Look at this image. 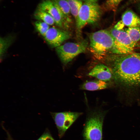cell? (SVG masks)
Returning a JSON list of instances; mask_svg holds the SVG:
<instances>
[{"label":"cell","mask_w":140,"mask_h":140,"mask_svg":"<svg viewBox=\"0 0 140 140\" xmlns=\"http://www.w3.org/2000/svg\"><path fill=\"white\" fill-rule=\"evenodd\" d=\"M66 0L69 6L71 13L76 20L80 8L82 4V2L79 0Z\"/></svg>","instance_id":"15"},{"label":"cell","mask_w":140,"mask_h":140,"mask_svg":"<svg viewBox=\"0 0 140 140\" xmlns=\"http://www.w3.org/2000/svg\"><path fill=\"white\" fill-rule=\"evenodd\" d=\"M34 24L36 30L43 37L50 28L49 25L42 21H37Z\"/></svg>","instance_id":"17"},{"label":"cell","mask_w":140,"mask_h":140,"mask_svg":"<svg viewBox=\"0 0 140 140\" xmlns=\"http://www.w3.org/2000/svg\"><path fill=\"white\" fill-rule=\"evenodd\" d=\"M65 16L69 23L71 19L70 18V9L69 5L66 0H52Z\"/></svg>","instance_id":"13"},{"label":"cell","mask_w":140,"mask_h":140,"mask_svg":"<svg viewBox=\"0 0 140 140\" xmlns=\"http://www.w3.org/2000/svg\"><path fill=\"white\" fill-rule=\"evenodd\" d=\"M82 2H97L98 0H79Z\"/></svg>","instance_id":"22"},{"label":"cell","mask_w":140,"mask_h":140,"mask_svg":"<svg viewBox=\"0 0 140 140\" xmlns=\"http://www.w3.org/2000/svg\"><path fill=\"white\" fill-rule=\"evenodd\" d=\"M124 26V25L121 20L118 22L114 27L117 30H122Z\"/></svg>","instance_id":"21"},{"label":"cell","mask_w":140,"mask_h":140,"mask_svg":"<svg viewBox=\"0 0 140 140\" xmlns=\"http://www.w3.org/2000/svg\"><path fill=\"white\" fill-rule=\"evenodd\" d=\"M8 38H0V56H3L7 48L10 44V40Z\"/></svg>","instance_id":"19"},{"label":"cell","mask_w":140,"mask_h":140,"mask_svg":"<svg viewBox=\"0 0 140 140\" xmlns=\"http://www.w3.org/2000/svg\"><path fill=\"white\" fill-rule=\"evenodd\" d=\"M106 111L95 109L87 113L83 131L84 140H102V128Z\"/></svg>","instance_id":"3"},{"label":"cell","mask_w":140,"mask_h":140,"mask_svg":"<svg viewBox=\"0 0 140 140\" xmlns=\"http://www.w3.org/2000/svg\"><path fill=\"white\" fill-rule=\"evenodd\" d=\"M138 3V9L140 11V2Z\"/></svg>","instance_id":"23"},{"label":"cell","mask_w":140,"mask_h":140,"mask_svg":"<svg viewBox=\"0 0 140 140\" xmlns=\"http://www.w3.org/2000/svg\"><path fill=\"white\" fill-rule=\"evenodd\" d=\"M89 39L90 51L96 58H105L108 53H111L114 40L110 31L101 30L92 33Z\"/></svg>","instance_id":"2"},{"label":"cell","mask_w":140,"mask_h":140,"mask_svg":"<svg viewBox=\"0 0 140 140\" xmlns=\"http://www.w3.org/2000/svg\"><path fill=\"white\" fill-rule=\"evenodd\" d=\"M121 21L124 26L129 28L134 27L140 26V18L130 9L126 10L123 14Z\"/></svg>","instance_id":"11"},{"label":"cell","mask_w":140,"mask_h":140,"mask_svg":"<svg viewBox=\"0 0 140 140\" xmlns=\"http://www.w3.org/2000/svg\"><path fill=\"white\" fill-rule=\"evenodd\" d=\"M110 32L114 40V45L111 54H123L133 52L137 43L132 41L126 31L114 27Z\"/></svg>","instance_id":"5"},{"label":"cell","mask_w":140,"mask_h":140,"mask_svg":"<svg viewBox=\"0 0 140 140\" xmlns=\"http://www.w3.org/2000/svg\"><path fill=\"white\" fill-rule=\"evenodd\" d=\"M125 31L132 41L136 43L140 41V26L134 27H128Z\"/></svg>","instance_id":"16"},{"label":"cell","mask_w":140,"mask_h":140,"mask_svg":"<svg viewBox=\"0 0 140 140\" xmlns=\"http://www.w3.org/2000/svg\"><path fill=\"white\" fill-rule=\"evenodd\" d=\"M123 0H107L105 4V7L108 10L115 11L119 5Z\"/></svg>","instance_id":"18"},{"label":"cell","mask_w":140,"mask_h":140,"mask_svg":"<svg viewBox=\"0 0 140 140\" xmlns=\"http://www.w3.org/2000/svg\"><path fill=\"white\" fill-rule=\"evenodd\" d=\"M51 114L57 128L59 137L60 138L83 113L66 111L51 112Z\"/></svg>","instance_id":"7"},{"label":"cell","mask_w":140,"mask_h":140,"mask_svg":"<svg viewBox=\"0 0 140 140\" xmlns=\"http://www.w3.org/2000/svg\"><path fill=\"white\" fill-rule=\"evenodd\" d=\"M37 140H55L48 132L43 134Z\"/></svg>","instance_id":"20"},{"label":"cell","mask_w":140,"mask_h":140,"mask_svg":"<svg viewBox=\"0 0 140 140\" xmlns=\"http://www.w3.org/2000/svg\"><path fill=\"white\" fill-rule=\"evenodd\" d=\"M34 16L37 19L49 25H53L55 23L54 19L49 14L38 8L34 13Z\"/></svg>","instance_id":"14"},{"label":"cell","mask_w":140,"mask_h":140,"mask_svg":"<svg viewBox=\"0 0 140 140\" xmlns=\"http://www.w3.org/2000/svg\"><path fill=\"white\" fill-rule=\"evenodd\" d=\"M101 15L100 7L97 2H83L79 11L76 21L78 35L83 27L87 24H93L98 21Z\"/></svg>","instance_id":"4"},{"label":"cell","mask_w":140,"mask_h":140,"mask_svg":"<svg viewBox=\"0 0 140 140\" xmlns=\"http://www.w3.org/2000/svg\"><path fill=\"white\" fill-rule=\"evenodd\" d=\"M88 75L106 82L110 81L113 77L110 68L102 64L95 66L88 73Z\"/></svg>","instance_id":"10"},{"label":"cell","mask_w":140,"mask_h":140,"mask_svg":"<svg viewBox=\"0 0 140 140\" xmlns=\"http://www.w3.org/2000/svg\"><path fill=\"white\" fill-rule=\"evenodd\" d=\"M38 8L49 14L54 19L55 24L60 27H67L69 22L58 7L51 0H44Z\"/></svg>","instance_id":"8"},{"label":"cell","mask_w":140,"mask_h":140,"mask_svg":"<svg viewBox=\"0 0 140 140\" xmlns=\"http://www.w3.org/2000/svg\"><path fill=\"white\" fill-rule=\"evenodd\" d=\"M87 45L88 43L85 40L77 43L67 42L57 47L56 51L62 63L66 65L84 52Z\"/></svg>","instance_id":"6"},{"label":"cell","mask_w":140,"mask_h":140,"mask_svg":"<svg viewBox=\"0 0 140 140\" xmlns=\"http://www.w3.org/2000/svg\"><path fill=\"white\" fill-rule=\"evenodd\" d=\"M105 58L116 82L127 86H140V53L110 54Z\"/></svg>","instance_id":"1"},{"label":"cell","mask_w":140,"mask_h":140,"mask_svg":"<svg viewBox=\"0 0 140 140\" xmlns=\"http://www.w3.org/2000/svg\"><path fill=\"white\" fill-rule=\"evenodd\" d=\"M71 37V34L69 32L52 27L50 28L44 37L49 45L56 48Z\"/></svg>","instance_id":"9"},{"label":"cell","mask_w":140,"mask_h":140,"mask_svg":"<svg viewBox=\"0 0 140 140\" xmlns=\"http://www.w3.org/2000/svg\"><path fill=\"white\" fill-rule=\"evenodd\" d=\"M107 87L106 82L97 79L84 82L80 85V89L82 90L95 91L106 89Z\"/></svg>","instance_id":"12"}]
</instances>
